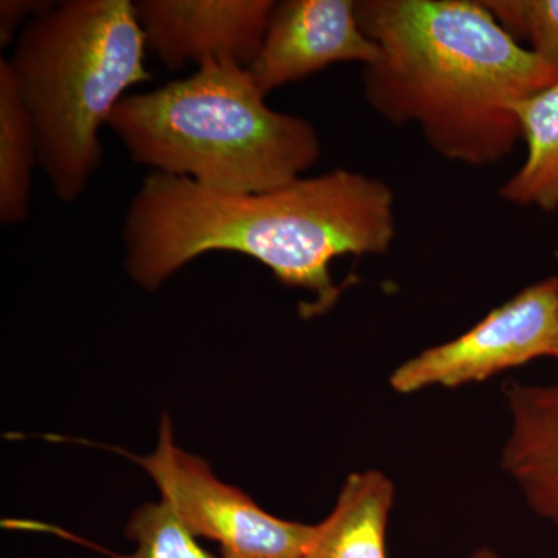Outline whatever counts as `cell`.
Instances as JSON below:
<instances>
[{
  "label": "cell",
  "mask_w": 558,
  "mask_h": 558,
  "mask_svg": "<svg viewBox=\"0 0 558 558\" xmlns=\"http://www.w3.org/2000/svg\"><path fill=\"white\" fill-rule=\"evenodd\" d=\"M517 40L558 70V0H486L483 2Z\"/></svg>",
  "instance_id": "obj_14"
},
{
  "label": "cell",
  "mask_w": 558,
  "mask_h": 558,
  "mask_svg": "<svg viewBox=\"0 0 558 558\" xmlns=\"http://www.w3.org/2000/svg\"><path fill=\"white\" fill-rule=\"evenodd\" d=\"M130 454L159 487L194 537L213 539L222 558H303L315 526L279 519L245 492L223 483L208 462L180 449L171 418H161L159 442L148 457Z\"/></svg>",
  "instance_id": "obj_5"
},
{
  "label": "cell",
  "mask_w": 558,
  "mask_h": 558,
  "mask_svg": "<svg viewBox=\"0 0 558 558\" xmlns=\"http://www.w3.org/2000/svg\"><path fill=\"white\" fill-rule=\"evenodd\" d=\"M379 57L363 95L389 123L416 124L442 159L488 167L521 138L517 106L558 80L478 0H359Z\"/></svg>",
  "instance_id": "obj_2"
},
{
  "label": "cell",
  "mask_w": 558,
  "mask_h": 558,
  "mask_svg": "<svg viewBox=\"0 0 558 558\" xmlns=\"http://www.w3.org/2000/svg\"><path fill=\"white\" fill-rule=\"evenodd\" d=\"M470 558H501L498 556L495 550L488 549V548H481L478 550H475V553L472 554V557Z\"/></svg>",
  "instance_id": "obj_16"
},
{
  "label": "cell",
  "mask_w": 558,
  "mask_h": 558,
  "mask_svg": "<svg viewBox=\"0 0 558 558\" xmlns=\"http://www.w3.org/2000/svg\"><path fill=\"white\" fill-rule=\"evenodd\" d=\"M131 0L51 2L7 60L31 116L54 196L75 202L100 168V131L128 92L150 80Z\"/></svg>",
  "instance_id": "obj_4"
},
{
  "label": "cell",
  "mask_w": 558,
  "mask_h": 558,
  "mask_svg": "<svg viewBox=\"0 0 558 558\" xmlns=\"http://www.w3.org/2000/svg\"><path fill=\"white\" fill-rule=\"evenodd\" d=\"M554 360H556V362L558 363V344H557L556 357H554Z\"/></svg>",
  "instance_id": "obj_17"
},
{
  "label": "cell",
  "mask_w": 558,
  "mask_h": 558,
  "mask_svg": "<svg viewBox=\"0 0 558 558\" xmlns=\"http://www.w3.org/2000/svg\"><path fill=\"white\" fill-rule=\"evenodd\" d=\"M558 278L539 279L457 339L424 349L392 371L399 395L480 384L538 359L556 357Z\"/></svg>",
  "instance_id": "obj_6"
},
{
  "label": "cell",
  "mask_w": 558,
  "mask_h": 558,
  "mask_svg": "<svg viewBox=\"0 0 558 558\" xmlns=\"http://www.w3.org/2000/svg\"><path fill=\"white\" fill-rule=\"evenodd\" d=\"M510 427L501 465L529 508L558 527V384L502 388Z\"/></svg>",
  "instance_id": "obj_9"
},
{
  "label": "cell",
  "mask_w": 558,
  "mask_h": 558,
  "mask_svg": "<svg viewBox=\"0 0 558 558\" xmlns=\"http://www.w3.org/2000/svg\"><path fill=\"white\" fill-rule=\"evenodd\" d=\"M395 236V193L362 172L333 170L266 193L230 194L154 171L124 220V266L138 286L156 290L205 253H241L282 284L310 292L301 315L311 318L340 299L333 260L384 255Z\"/></svg>",
  "instance_id": "obj_1"
},
{
  "label": "cell",
  "mask_w": 558,
  "mask_h": 558,
  "mask_svg": "<svg viewBox=\"0 0 558 558\" xmlns=\"http://www.w3.org/2000/svg\"><path fill=\"white\" fill-rule=\"evenodd\" d=\"M271 0H140L146 47L170 70L226 58L248 68L263 44Z\"/></svg>",
  "instance_id": "obj_8"
},
{
  "label": "cell",
  "mask_w": 558,
  "mask_h": 558,
  "mask_svg": "<svg viewBox=\"0 0 558 558\" xmlns=\"http://www.w3.org/2000/svg\"><path fill=\"white\" fill-rule=\"evenodd\" d=\"M526 159L499 190L519 207L558 209V80L517 106Z\"/></svg>",
  "instance_id": "obj_11"
},
{
  "label": "cell",
  "mask_w": 558,
  "mask_h": 558,
  "mask_svg": "<svg viewBox=\"0 0 558 558\" xmlns=\"http://www.w3.org/2000/svg\"><path fill=\"white\" fill-rule=\"evenodd\" d=\"M39 165L31 116L5 58L0 60V220L5 226L27 219L33 170Z\"/></svg>",
  "instance_id": "obj_12"
},
{
  "label": "cell",
  "mask_w": 558,
  "mask_h": 558,
  "mask_svg": "<svg viewBox=\"0 0 558 558\" xmlns=\"http://www.w3.org/2000/svg\"><path fill=\"white\" fill-rule=\"evenodd\" d=\"M108 126L137 163L219 193L281 189L322 156L314 124L269 108L250 70L226 58L126 95Z\"/></svg>",
  "instance_id": "obj_3"
},
{
  "label": "cell",
  "mask_w": 558,
  "mask_h": 558,
  "mask_svg": "<svg viewBox=\"0 0 558 558\" xmlns=\"http://www.w3.org/2000/svg\"><path fill=\"white\" fill-rule=\"evenodd\" d=\"M47 0H2L0 2V46L9 47L16 38L17 32L47 9Z\"/></svg>",
  "instance_id": "obj_15"
},
{
  "label": "cell",
  "mask_w": 558,
  "mask_h": 558,
  "mask_svg": "<svg viewBox=\"0 0 558 558\" xmlns=\"http://www.w3.org/2000/svg\"><path fill=\"white\" fill-rule=\"evenodd\" d=\"M128 538L135 543L132 554H110L112 558H218L202 548L165 501L146 502L132 513Z\"/></svg>",
  "instance_id": "obj_13"
},
{
  "label": "cell",
  "mask_w": 558,
  "mask_h": 558,
  "mask_svg": "<svg viewBox=\"0 0 558 558\" xmlns=\"http://www.w3.org/2000/svg\"><path fill=\"white\" fill-rule=\"evenodd\" d=\"M379 49L360 28L354 0L275 2L263 44L248 65L264 95L337 62L368 65Z\"/></svg>",
  "instance_id": "obj_7"
},
{
  "label": "cell",
  "mask_w": 558,
  "mask_h": 558,
  "mask_svg": "<svg viewBox=\"0 0 558 558\" xmlns=\"http://www.w3.org/2000/svg\"><path fill=\"white\" fill-rule=\"evenodd\" d=\"M395 498V483L380 470L351 473L332 512L315 524L303 558H387Z\"/></svg>",
  "instance_id": "obj_10"
}]
</instances>
